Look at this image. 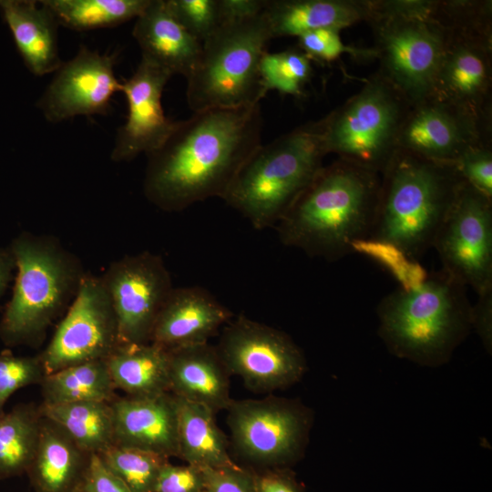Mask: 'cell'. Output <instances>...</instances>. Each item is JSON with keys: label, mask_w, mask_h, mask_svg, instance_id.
I'll list each match as a JSON object with an SVG mask.
<instances>
[{"label": "cell", "mask_w": 492, "mask_h": 492, "mask_svg": "<svg viewBox=\"0 0 492 492\" xmlns=\"http://www.w3.org/2000/svg\"><path fill=\"white\" fill-rule=\"evenodd\" d=\"M231 316L203 288H173L156 319L149 342L166 350L208 343Z\"/></svg>", "instance_id": "obj_20"}, {"label": "cell", "mask_w": 492, "mask_h": 492, "mask_svg": "<svg viewBox=\"0 0 492 492\" xmlns=\"http://www.w3.org/2000/svg\"><path fill=\"white\" fill-rule=\"evenodd\" d=\"M490 130V124L449 103L429 97L410 107L397 135L396 149L454 164L466 150L491 144Z\"/></svg>", "instance_id": "obj_16"}, {"label": "cell", "mask_w": 492, "mask_h": 492, "mask_svg": "<svg viewBox=\"0 0 492 492\" xmlns=\"http://www.w3.org/2000/svg\"><path fill=\"white\" fill-rule=\"evenodd\" d=\"M354 252L364 253L384 265L408 290L419 286L427 277L425 269L398 247L381 241L365 239L352 245Z\"/></svg>", "instance_id": "obj_34"}, {"label": "cell", "mask_w": 492, "mask_h": 492, "mask_svg": "<svg viewBox=\"0 0 492 492\" xmlns=\"http://www.w3.org/2000/svg\"><path fill=\"white\" fill-rule=\"evenodd\" d=\"M378 73L412 106L432 96L450 29L437 23L372 16Z\"/></svg>", "instance_id": "obj_10"}, {"label": "cell", "mask_w": 492, "mask_h": 492, "mask_svg": "<svg viewBox=\"0 0 492 492\" xmlns=\"http://www.w3.org/2000/svg\"><path fill=\"white\" fill-rule=\"evenodd\" d=\"M72 492H80V491H79L78 488L77 487V488H76L75 490H73Z\"/></svg>", "instance_id": "obj_46"}, {"label": "cell", "mask_w": 492, "mask_h": 492, "mask_svg": "<svg viewBox=\"0 0 492 492\" xmlns=\"http://www.w3.org/2000/svg\"><path fill=\"white\" fill-rule=\"evenodd\" d=\"M41 414L34 404L0 413V479L26 473L36 450Z\"/></svg>", "instance_id": "obj_30"}, {"label": "cell", "mask_w": 492, "mask_h": 492, "mask_svg": "<svg viewBox=\"0 0 492 492\" xmlns=\"http://www.w3.org/2000/svg\"><path fill=\"white\" fill-rule=\"evenodd\" d=\"M176 21L201 44L220 26L218 0H165Z\"/></svg>", "instance_id": "obj_36"}, {"label": "cell", "mask_w": 492, "mask_h": 492, "mask_svg": "<svg viewBox=\"0 0 492 492\" xmlns=\"http://www.w3.org/2000/svg\"><path fill=\"white\" fill-rule=\"evenodd\" d=\"M8 246L15 272L0 320V339L6 346L36 345L72 302L85 273L54 238L22 232Z\"/></svg>", "instance_id": "obj_5"}, {"label": "cell", "mask_w": 492, "mask_h": 492, "mask_svg": "<svg viewBox=\"0 0 492 492\" xmlns=\"http://www.w3.org/2000/svg\"><path fill=\"white\" fill-rule=\"evenodd\" d=\"M119 344L117 316L102 278L85 273L66 315L38 355L47 374L105 360Z\"/></svg>", "instance_id": "obj_12"}, {"label": "cell", "mask_w": 492, "mask_h": 492, "mask_svg": "<svg viewBox=\"0 0 492 492\" xmlns=\"http://www.w3.org/2000/svg\"><path fill=\"white\" fill-rule=\"evenodd\" d=\"M46 371L39 355L19 356L10 351L0 353V413L19 389L40 384Z\"/></svg>", "instance_id": "obj_35"}, {"label": "cell", "mask_w": 492, "mask_h": 492, "mask_svg": "<svg viewBox=\"0 0 492 492\" xmlns=\"http://www.w3.org/2000/svg\"><path fill=\"white\" fill-rule=\"evenodd\" d=\"M340 31L333 28H322L304 33L298 36L299 49L311 59L331 62L337 59L343 53L354 56H375L373 49H361L343 44Z\"/></svg>", "instance_id": "obj_37"}, {"label": "cell", "mask_w": 492, "mask_h": 492, "mask_svg": "<svg viewBox=\"0 0 492 492\" xmlns=\"http://www.w3.org/2000/svg\"><path fill=\"white\" fill-rule=\"evenodd\" d=\"M380 184V173L340 159L323 166L275 225L280 241L327 261L354 252L370 236Z\"/></svg>", "instance_id": "obj_2"}, {"label": "cell", "mask_w": 492, "mask_h": 492, "mask_svg": "<svg viewBox=\"0 0 492 492\" xmlns=\"http://www.w3.org/2000/svg\"><path fill=\"white\" fill-rule=\"evenodd\" d=\"M216 350L230 374L256 393L289 387L306 372L305 357L288 334L245 316L225 324Z\"/></svg>", "instance_id": "obj_11"}, {"label": "cell", "mask_w": 492, "mask_h": 492, "mask_svg": "<svg viewBox=\"0 0 492 492\" xmlns=\"http://www.w3.org/2000/svg\"><path fill=\"white\" fill-rule=\"evenodd\" d=\"M463 183L454 164L396 149L381 173L368 239L391 243L417 261L433 248Z\"/></svg>", "instance_id": "obj_3"}, {"label": "cell", "mask_w": 492, "mask_h": 492, "mask_svg": "<svg viewBox=\"0 0 492 492\" xmlns=\"http://www.w3.org/2000/svg\"><path fill=\"white\" fill-rule=\"evenodd\" d=\"M0 11L28 70L38 77L56 72L59 56L58 23L39 1L0 0Z\"/></svg>", "instance_id": "obj_23"}, {"label": "cell", "mask_w": 492, "mask_h": 492, "mask_svg": "<svg viewBox=\"0 0 492 492\" xmlns=\"http://www.w3.org/2000/svg\"><path fill=\"white\" fill-rule=\"evenodd\" d=\"M454 165L464 181L492 199L491 144L466 150Z\"/></svg>", "instance_id": "obj_38"}, {"label": "cell", "mask_w": 492, "mask_h": 492, "mask_svg": "<svg viewBox=\"0 0 492 492\" xmlns=\"http://www.w3.org/2000/svg\"><path fill=\"white\" fill-rule=\"evenodd\" d=\"M169 393L207 406L215 414L227 410L231 375L216 347L208 343L167 350Z\"/></svg>", "instance_id": "obj_21"}, {"label": "cell", "mask_w": 492, "mask_h": 492, "mask_svg": "<svg viewBox=\"0 0 492 492\" xmlns=\"http://www.w3.org/2000/svg\"><path fill=\"white\" fill-rule=\"evenodd\" d=\"M114 66L115 56L80 46L55 72L37 102L46 119L57 123L78 116L107 114L111 97L122 88Z\"/></svg>", "instance_id": "obj_17"}, {"label": "cell", "mask_w": 492, "mask_h": 492, "mask_svg": "<svg viewBox=\"0 0 492 492\" xmlns=\"http://www.w3.org/2000/svg\"><path fill=\"white\" fill-rule=\"evenodd\" d=\"M15 261L9 248L0 246V302L10 282L14 280Z\"/></svg>", "instance_id": "obj_45"}, {"label": "cell", "mask_w": 492, "mask_h": 492, "mask_svg": "<svg viewBox=\"0 0 492 492\" xmlns=\"http://www.w3.org/2000/svg\"><path fill=\"white\" fill-rule=\"evenodd\" d=\"M311 58L301 49L266 52L260 63V76L264 96L271 90L301 96L313 73Z\"/></svg>", "instance_id": "obj_33"}, {"label": "cell", "mask_w": 492, "mask_h": 492, "mask_svg": "<svg viewBox=\"0 0 492 492\" xmlns=\"http://www.w3.org/2000/svg\"><path fill=\"white\" fill-rule=\"evenodd\" d=\"M411 105L379 73L354 97L321 119L325 154L382 173L396 150Z\"/></svg>", "instance_id": "obj_8"}, {"label": "cell", "mask_w": 492, "mask_h": 492, "mask_svg": "<svg viewBox=\"0 0 492 492\" xmlns=\"http://www.w3.org/2000/svg\"><path fill=\"white\" fill-rule=\"evenodd\" d=\"M232 446L262 469L287 467L303 455L313 425L311 411L279 396L232 400L227 409Z\"/></svg>", "instance_id": "obj_9"}, {"label": "cell", "mask_w": 492, "mask_h": 492, "mask_svg": "<svg viewBox=\"0 0 492 492\" xmlns=\"http://www.w3.org/2000/svg\"><path fill=\"white\" fill-rule=\"evenodd\" d=\"M178 457L200 468L236 466L228 439L205 405L178 398Z\"/></svg>", "instance_id": "obj_27"}, {"label": "cell", "mask_w": 492, "mask_h": 492, "mask_svg": "<svg viewBox=\"0 0 492 492\" xmlns=\"http://www.w3.org/2000/svg\"><path fill=\"white\" fill-rule=\"evenodd\" d=\"M203 492H255L254 472L244 467L205 468Z\"/></svg>", "instance_id": "obj_40"}, {"label": "cell", "mask_w": 492, "mask_h": 492, "mask_svg": "<svg viewBox=\"0 0 492 492\" xmlns=\"http://www.w3.org/2000/svg\"><path fill=\"white\" fill-rule=\"evenodd\" d=\"M118 446L178 457V399L170 393L149 397L117 396L110 402Z\"/></svg>", "instance_id": "obj_19"}, {"label": "cell", "mask_w": 492, "mask_h": 492, "mask_svg": "<svg viewBox=\"0 0 492 492\" xmlns=\"http://www.w3.org/2000/svg\"><path fill=\"white\" fill-rule=\"evenodd\" d=\"M272 39L264 12L221 24L201 44L199 59L187 77V102L193 112L261 103L260 63Z\"/></svg>", "instance_id": "obj_7"}, {"label": "cell", "mask_w": 492, "mask_h": 492, "mask_svg": "<svg viewBox=\"0 0 492 492\" xmlns=\"http://www.w3.org/2000/svg\"><path fill=\"white\" fill-rule=\"evenodd\" d=\"M433 248L454 280L477 295L492 289V199L464 181Z\"/></svg>", "instance_id": "obj_13"}, {"label": "cell", "mask_w": 492, "mask_h": 492, "mask_svg": "<svg viewBox=\"0 0 492 492\" xmlns=\"http://www.w3.org/2000/svg\"><path fill=\"white\" fill-rule=\"evenodd\" d=\"M466 287L445 272L399 288L377 306L378 335L395 356L422 366L446 364L472 330Z\"/></svg>", "instance_id": "obj_4"}, {"label": "cell", "mask_w": 492, "mask_h": 492, "mask_svg": "<svg viewBox=\"0 0 492 492\" xmlns=\"http://www.w3.org/2000/svg\"><path fill=\"white\" fill-rule=\"evenodd\" d=\"M255 492H303L288 467L265 468L254 472Z\"/></svg>", "instance_id": "obj_42"}, {"label": "cell", "mask_w": 492, "mask_h": 492, "mask_svg": "<svg viewBox=\"0 0 492 492\" xmlns=\"http://www.w3.org/2000/svg\"><path fill=\"white\" fill-rule=\"evenodd\" d=\"M267 0H218L220 25L261 15Z\"/></svg>", "instance_id": "obj_44"}, {"label": "cell", "mask_w": 492, "mask_h": 492, "mask_svg": "<svg viewBox=\"0 0 492 492\" xmlns=\"http://www.w3.org/2000/svg\"><path fill=\"white\" fill-rule=\"evenodd\" d=\"M77 488L80 492H131L97 454L90 456L87 467Z\"/></svg>", "instance_id": "obj_41"}, {"label": "cell", "mask_w": 492, "mask_h": 492, "mask_svg": "<svg viewBox=\"0 0 492 492\" xmlns=\"http://www.w3.org/2000/svg\"><path fill=\"white\" fill-rule=\"evenodd\" d=\"M171 77L166 69L141 58L133 75L122 83L128 117L115 138L110 155L113 161L126 162L141 153L148 155L172 133L178 121L165 115L161 104L164 87Z\"/></svg>", "instance_id": "obj_18"}, {"label": "cell", "mask_w": 492, "mask_h": 492, "mask_svg": "<svg viewBox=\"0 0 492 492\" xmlns=\"http://www.w3.org/2000/svg\"><path fill=\"white\" fill-rule=\"evenodd\" d=\"M472 329L479 335L489 354L492 349V289L478 295L477 302L471 308Z\"/></svg>", "instance_id": "obj_43"}, {"label": "cell", "mask_w": 492, "mask_h": 492, "mask_svg": "<svg viewBox=\"0 0 492 492\" xmlns=\"http://www.w3.org/2000/svg\"><path fill=\"white\" fill-rule=\"evenodd\" d=\"M42 416L64 429L86 453L100 454L115 444L110 402L83 401L59 405L41 404Z\"/></svg>", "instance_id": "obj_28"}, {"label": "cell", "mask_w": 492, "mask_h": 492, "mask_svg": "<svg viewBox=\"0 0 492 492\" xmlns=\"http://www.w3.org/2000/svg\"><path fill=\"white\" fill-rule=\"evenodd\" d=\"M321 121L261 145L223 196L256 230L275 226L323 168Z\"/></svg>", "instance_id": "obj_6"}, {"label": "cell", "mask_w": 492, "mask_h": 492, "mask_svg": "<svg viewBox=\"0 0 492 492\" xmlns=\"http://www.w3.org/2000/svg\"><path fill=\"white\" fill-rule=\"evenodd\" d=\"M40 386L45 405L111 402L117 397L105 360L81 363L47 374Z\"/></svg>", "instance_id": "obj_29"}, {"label": "cell", "mask_w": 492, "mask_h": 492, "mask_svg": "<svg viewBox=\"0 0 492 492\" xmlns=\"http://www.w3.org/2000/svg\"><path fill=\"white\" fill-rule=\"evenodd\" d=\"M132 35L147 59L186 78L192 72L201 51V43L172 16L165 0H149L136 18Z\"/></svg>", "instance_id": "obj_22"}, {"label": "cell", "mask_w": 492, "mask_h": 492, "mask_svg": "<svg viewBox=\"0 0 492 492\" xmlns=\"http://www.w3.org/2000/svg\"><path fill=\"white\" fill-rule=\"evenodd\" d=\"M261 103L196 111L178 121L166 141L149 153L143 191L165 211L223 198L261 145Z\"/></svg>", "instance_id": "obj_1"}, {"label": "cell", "mask_w": 492, "mask_h": 492, "mask_svg": "<svg viewBox=\"0 0 492 492\" xmlns=\"http://www.w3.org/2000/svg\"><path fill=\"white\" fill-rule=\"evenodd\" d=\"M101 278L115 310L120 343H149L174 288L161 257L149 251L126 255L113 261Z\"/></svg>", "instance_id": "obj_14"}, {"label": "cell", "mask_w": 492, "mask_h": 492, "mask_svg": "<svg viewBox=\"0 0 492 492\" xmlns=\"http://www.w3.org/2000/svg\"><path fill=\"white\" fill-rule=\"evenodd\" d=\"M90 456L58 425L42 416L36 450L26 474L36 492H72Z\"/></svg>", "instance_id": "obj_25"}, {"label": "cell", "mask_w": 492, "mask_h": 492, "mask_svg": "<svg viewBox=\"0 0 492 492\" xmlns=\"http://www.w3.org/2000/svg\"><path fill=\"white\" fill-rule=\"evenodd\" d=\"M59 26L75 31L114 27L136 19L149 0H41Z\"/></svg>", "instance_id": "obj_31"}, {"label": "cell", "mask_w": 492, "mask_h": 492, "mask_svg": "<svg viewBox=\"0 0 492 492\" xmlns=\"http://www.w3.org/2000/svg\"><path fill=\"white\" fill-rule=\"evenodd\" d=\"M491 29H450L432 96L491 123Z\"/></svg>", "instance_id": "obj_15"}, {"label": "cell", "mask_w": 492, "mask_h": 492, "mask_svg": "<svg viewBox=\"0 0 492 492\" xmlns=\"http://www.w3.org/2000/svg\"><path fill=\"white\" fill-rule=\"evenodd\" d=\"M371 13V1L353 0H268L264 10L272 38L322 28L341 31L368 22Z\"/></svg>", "instance_id": "obj_24"}, {"label": "cell", "mask_w": 492, "mask_h": 492, "mask_svg": "<svg viewBox=\"0 0 492 492\" xmlns=\"http://www.w3.org/2000/svg\"><path fill=\"white\" fill-rule=\"evenodd\" d=\"M116 390L127 396L169 393L168 351L152 343H120L105 359Z\"/></svg>", "instance_id": "obj_26"}, {"label": "cell", "mask_w": 492, "mask_h": 492, "mask_svg": "<svg viewBox=\"0 0 492 492\" xmlns=\"http://www.w3.org/2000/svg\"><path fill=\"white\" fill-rule=\"evenodd\" d=\"M204 469L185 464L173 465L166 461L160 468L155 492H203Z\"/></svg>", "instance_id": "obj_39"}, {"label": "cell", "mask_w": 492, "mask_h": 492, "mask_svg": "<svg viewBox=\"0 0 492 492\" xmlns=\"http://www.w3.org/2000/svg\"><path fill=\"white\" fill-rule=\"evenodd\" d=\"M98 456L131 492H155L160 468L169 460L150 452L118 445H112Z\"/></svg>", "instance_id": "obj_32"}]
</instances>
